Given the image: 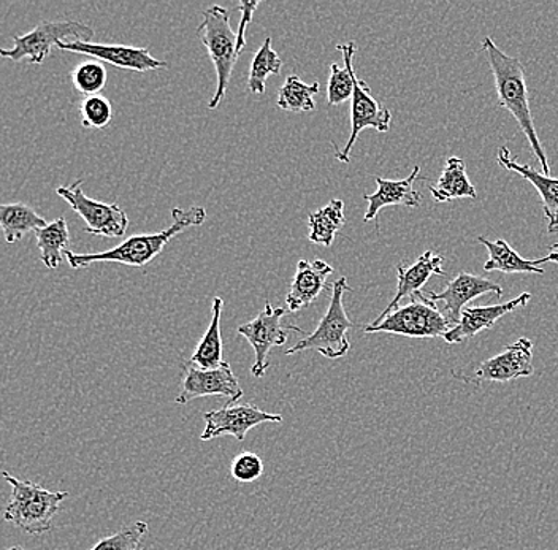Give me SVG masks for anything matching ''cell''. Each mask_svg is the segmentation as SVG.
Here are the masks:
<instances>
[{
	"mask_svg": "<svg viewBox=\"0 0 558 550\" xmlns=\"http://www.w3.org/2000/svg\"><path fill=\"white\" fill-rule=\"evenodd\" d=\"M56 194L64 198L70 208L86 222V232L90 235L122 239L128 232V213L118 204H105L87 197L83 191V180H76L70 186H59Z\"/></svg>",
	"mask_w": 558,
	"mask_h": 550,
	"instance_id": "obj_9",
	"label": "cell"
},
{
	"mask_svg": "<svg viewBox=\"0 0 558 550\" xmlns=\"http://www.w3.org/2000/svg\"><path fill=\"white\" fill-rule=\"evenodd\" d=\"M484 294H497V297H504L501 285L492 283L487 278L477 277V274L459 273L441 292H430L427 297L432 302L439 303L438 308L451 326H457L465 309L466 303L481 297Z\"/></svg>",
	"mask_w": 558,
	"mask_h": 550,
	"instance_id": "obj_15",
	"label": "cell"
},
{
	"mask_svg": "<svg viewBox=\"0 0 558 550\" xmlns=\"http://www.w3.org/2000/svg\"><path fill=\"white\" fill-rule=\"evenodd\" d=\"M347 218H344V201L330 200L326 207L319 208L310 215L308 219V240L313 245L326 246L330 248L333 245L335 236L343 229Z\"/></svg>",
	"mask_w": 558,
	"mask_h": 550,
	"instance_id": "obj_25",
	"label": "cell"
},
{
	"mask_svg": "<svg viewBox=\"0 0 558 550\" xmlns=\"http://www.w3.org/2000/svg\"><path fill=\"white\" fill-rule=\"evenodd\" d=\"M37 248L40 250V259L44 266L54 270L61 266L62 257L69 250L70 232L65 218L54 219L48 222L40 231L35 232Z\"/></svg>",
	"mask_w": 558,
	"mask_h": 550,
	"instance_id": "obj_26",
	"label": "cell"
},
{
	"mask_svg": "<svg viewBox=\"0 0 558 550\" xmlns=\"http://www.w3.org/2000/svg\"><path fill=\"white\" fill-rule=\"evenodd\" d=\"M82 125L86 129H105L113 120V107L104 96L85 97L80 103Z\"/></svg>",
	"mask_w": 558,
	"mask_h": 550,
	"instance_id": "obj_32",
	"label": "cell"
},
{
	"mask_svg": "<svg viewBox=\"0 0 558 550\" xmlns=\"http://www.w3.org/2000/svg\"><path fill=\"white\" fill-rule=\"evenodd\" d=\"M173 224L157 233H142L124 240L117 248L104 250L97 254H75L72 250L65 253L70 267L85 268L97 262H117L129 267H145L155 257L162 253L174 236L190 228L202 225L207 219V210L204 207L173 208Z\"/></svg>",
	"mask_w": 558,
	"mask_h": 550,
	"instance_id": "obj_2",
	"label": "cell"
},
{
	"mask_svg": "<svg viewBox=\"0 0 558 550\" xmlns=\"http://www.w3.org/2000/svg\"><path fill=\"white\" fill-rule=\"evenodd\" d=\"M498 163L509 172L518 173L522 178H525L529 183L535 186L538 191L541 201H543L544 215H546L547 221L553 219V216L558 211V180L557 178H550L543 175L538 170L532 169L526 163H519L518 160L511 158V151L506 146H501L498 149Z\"/></svg>",
	"mask_w": 558,
	"mask_h": 550,
	"instance_id": "obj_21",
	"label": "cell"
},
{
	"mask_svg": "<svg viewBox=\"0 0 558 550\" xmlns=\"http://www.w3.org/2000/svg\"><path fill=\"white\" fill-rule=\"evenodd\" d=\"M70 76L75 89L85 97L99 96L100 90L107 85V69L104 62L96 59L76 65Z\"/></svg>",
	"mask_w": 558,
	"mask_h": 550,
	"instance_id": "obj_30",
	"label": "cell"
},
{
	"mask_svg": "<svg viewBox=\"0 0 558 550\" xmlns=\"http://www.w3.org/2000/svg\"><path fill=\"white\" fill-rule=\"evenodd\" d=\"M281 69L282 61L271 47V38H265L259 51L254 56L253 64H251L247 88L253 94H264L267 80L270 78V75H278Z\"/></svg>",
	"mask_w": 558,
	"mask_h": 550,
	"instance_id": "obj_29",
	"label": "cell"
},
{
	"mask_svg": "<svg viewBox=\"0 0 558 550\" xmlns=\"http://www.w3.org/2000/svg\"><path fill=\"white\" fill-rule=\"evenodd\" d=\"M331 273H333V267L324 260L317 259L314 262L300 260L286 297L289 311L296 313L312 305L323 294Z\"/></svg>",
	"mask_w": 558,
	"mask_h": 550,
	"instance_id": "obj_19",
	"label": "cell"
},
{
	"mask_svg": "<svg viewBox=\"0 0 558 550\" xmlns=\"http://www.w3.org/2000/svg\"><path fill=\"white\" fill-rule=\"evenodd\" d=\"M2 478L12 486V498L7 504L3 521L29 535L51 531L52 517L69 493L51 492L38 484L17 479L7 472H2Z\"/></svg>",
	"mask_w": 558,
	"mask_h": 550,
	"instance_id": "obj_3",
	"label": "cell"
},
{
	"mask_svg": "<svg viewBox=\"0 0 558 550\" xmlns=\"http://www.w3.org/2000/svg\"><path fill=\"white\" fill-rule=\"evenodd\" d=\"M286 308H274L270 302L265 303L264 311H260L251 322L243 323L236 329V333L246 338L247 343L256 353L251 374L254 378H264L270 367L268 355L274 347L282 346L289 340L291 333L308 337L305 330L296 326H286L281 320L284 318Z\"/></svg>",
	"mask_w": 558,
	"mask_h": 550,
	"instance_id": "obj_8",
	"label": "cell"
},
{
	"mask_svg": "<svg viewBox=\"0 0 558 550\" xmlns=\"http://www.w3.org/2000/svg\"><path fill=\"white\" fill-rule=\"evenodd\" d=\"M202 45L207 48L209 59L215 65L218 76V88L209 100V110H216L225 100L233 69L239 61L236 53V34L230 26L229 10L221 5L208 7L204 12V21L197 29Z\"/></svg>",
	"mask_w": 558,
	"mask_h": 550,
	"instance_id": "obj_4",
	"label": "cell"
},
{
	"mask_svg": "<svg viewBox=\"0 0 558 550\" xmlns=\"http://www.w3.org/2000/svg\"><path fill=\"white\" fill-rule=\"evenodd\" d=\"M486 54L488 65L494 73L495 86H497L498 103L508 110L518 121L519 127L530 143L533 155L543 167V175H550L549 160L546 151L541 146L535 123H533L532 110H530L529 88H526L525 71L518 58L504 53L495 45L492 37H486L481 44Z\"/></svg>",
	"mask_w": 558,
	"mask_h": 550,
	"instance_id": "obj_1",
	"label": "cell"
},
{
	"mask_svg": "<svg viewBox=\"0 0 558 550\" xmlns=\"http://www.w3.org/2000/svg\"><path fill=\"white\" fill-rule=\"evenodd\" d=\"M320 85L314 82L313 85H306L296 75H289L284 85L279 88L278 107L289 113H308L316 110L314 96L319 94Z\"/></svg>",
	"mask_w": 558,
	"mask_h": 550,
	"instance_id": "obj_28",
	"label": "cell"
},
{
	"mask_svg": "<svg viewBox=\"0 0 558 550\" xmlns=\"http://www.w3.org/2000/svg\"><path fill=\"white\" fill-rule=\"evenodd\" d=\"M547 232L557 233L558 232V211L553 216V219H549V224H547Z\"/></svg>",
	"mask_w": 558,
	"mask_h": 550,
	"instance_id": "obj_36",
	"label": "cell"
},
{
	"mask_svg": "<svg viewBox=\"0 0 558 550\" xmlns=\"http://www.w3.org/2000/svg\"><path fill=\"white\" fill-rule=\"evenodd\" d=\"M418 175H421V167L416 166L411 175L404 178V180L393 181L376 176L378 190L375 194H365L364 196L366 204H368L364 222L378 218L379 211L386 207H396V205L418 207L422 204V196L421 193L414 190V183L418 180Z\"/></svg>",
	"mask_w": 558,
	"mask_h": 550,
	"instance_id": "obj_17",
	"label": "cell"
},
{
	"mask_svg": "<svg viewBox=\"0 0 558 550\" xmlns=\"http://www.w3.org/2000/svg\"><path fill=\"white\" fill-rule=\"evenodd\" d=\"M149 527L146 522L137 521L129 527L100 539L90 550H146L143 539L148 535Z\"/></svg>",
	"mask_w": 558,
	"mask_h": 550,
	"instance_id": "obj_31",
	"label": "cell"
},
{
	"mask_svg": "<svg viewBox=\"0 0 558 550\" xmlns=\"http://www.w3.org/2000/svg\"><path fill=\"white\" fill-rule=\"evenodd\" d=\"M549 249H550V254H547L546 257H543V259H539L541 264H546V262L558 264V243H556V245L550 246Z\"/></svg>",
	"mask_w": 558,
	"mask_h": 550,
	"instance_id": "obj_35",
	"label": "cell"
},
{
	"mask_svg": "<svg viewBox=\"0 0 558 550\" xmlns=\"http://www.w3.org/2000/svg\"><path fill=\"white\" fill-rule=\"evenodd\" d=\"M451 329V322L439 311L438 305L418 292L411 297L408 305L399 306L384 318L373 320L364 327V332L392 333L408 338H442Z\"/></svg>",
	"mask_w": 558,
	"mask_h": 550,
	"instance_id": "obj_6",
	"label": "cell"
},
{
	"mask_svg": "<svg viewBox=\"0 0 558 550\" xmlns=\"http://www.w3.org/2000/svg\"><path fill=\"white\" fill-rule=\"evenodd\" d=\"M94 36L96 33L93 27L80 21H41L31 33L13 38L15 47L12 50L0 48V58L12 59L15 62L27 59L31 64L40 65L51 54L52 48L58 47L61 41L89 44Z\"/></svg>",
	"mask_w": 558,
	"mask_h": 550,
	"instance_id": "obj_7",
	"label": "cell"
},
{
	"mask_svg": "<svg viewBox=\"0 0 558 550\" xmlns=\"http://www.w3.org/2000/svg\"><path fill=\"white\" fill-rule=\"evenodd\" d=\"M338 51H341L344 59V68L338 64L330 65L329 86H327V99L330 107L341 106L351 99L354 90V56L357 51L355 41H349L347 45H338Z\"/></svg>",
	"mask_w": 558,
	"mask_h": 550,
	"instance_id": "obj_27",
	"label": "cell"
},
{
	"mask_svg": "<svg viewBox=\"0 0 558 550\" xmlns=\"http://www.w3.org/2000/svg\"><path fill=\"white\" fill-rule=\"evenodd\" d=\"M477 242L486 246L488 260L484 264L486 271H501V273H538L544 274L541 260H526L521 257L518 250L509 246L506 240L490 242L486 236H477Z\"/></svg>",
	"mask_w": 558,
	"mask_h": 550,
	"instance_id": "obj_23",
	"label": "cell"
},
{
	"mask_svg": "<svg viewBox=\"0 0 558 550\" xmlns=\"http://www.w3.org/2000/svg\"><path fill=\"white\" fill-rule=\"evenodd\" d=\"M535 374L533 368V341L519 338L504 353L494 355L481 362L471 371L452 370V376L459 381L480 386L481 382H509L514 379L530 378Z\"/></svg>",
	"mask_w": 558,
	"mask_h": 550,
	"instance_id": "obj_10",
	"label": "cell"
},
{
	"mask_svg": "<svg viewBox=\"0 0 558 550\" xmlns=\"http://www.w3.org/2000/svg\"><path fill=\"white\" fill-rule=\"evenodd\" d=\"M351 291L348 284V278L341 277L331 285V297L329 309L319 326L313 333L300 340L295 346L286 351V355L303 353V351H316L326 358L344 357L351 350L349 332H351L354 322L349 318L344 309V292Z\"/></svg>",
	"mask_w": 558,
	"mask_h": 550,
	"instance_id": "obj_5",
	"label": "cell"
},
{
	"mask_svg": "<svg viewBox=\"0 0 558 550\" xmlns=\"http://www.w3.org/2000/svg\"><path fill=\"white\" fill-rule=\"evenodd\" d=\"M243 395V389L240 388L239 379L233 374L229 362H225L215 370H201L186 364L180 393L174 399V403L187 405L192 400L202 399V396H226L229 405H233L242 400Z\"/></svg>",
	"mask_w": 558,
	"mask_h": 550,
	"instance_id": "obj_11",
	"label": "cell"
},
{
	"mask_svg": "<svg viewBox=\"0 0 558 550\" xmlns=\"http://www.w3.org/2000/svg\"><path fill=\"white\" fill-rule=\"evenodd\" d=\"M259 2H250L242 0L239 2V10L242 12V21H240L239 34H236V53L242 54L243 48L246 47V29L253 21L254 12H256Z\"/></svg>",
	"mask_w": 558,
	"mask_h": 550,
	"instance_id": "obj_34",
	"label": "cell"
},
{
	"mask_svg": "<svg viewBox=\"0 0 558 550\" xmlns=\"http://www.w3.org/2000/svg\"><path fill=\"white\" fill-rule=\"evenodd\" d=\"M48 222L29 205L0 204V229L9 245L20 242L29 232L40 231Z\"/></svg>",
	"mask_w": 558,
	"mask_h": 550,
	"instance_id": "obj_24",
	"label": "cell"
},
{
	"mask_svg": "<svg viewBox=\"0 0 558 550\" xmlns=\"http://www.w3.org/2000/svg\"><path fill=\"white\" fill-rule=\"evenodd\" d=\"M442 264H445V257L435 254L434 250H425L416 262L411 266H397V292L396 297L392 302L387 305L379 318L389 315L393 309L399 308L400 302L407 297H413L418 294L424 284L430 280L434 274L438 277H446V271L442 270Z\"/></svg>",
	"mask_w": 558,
	"mask_h": 550,
	"instance_id": "obj_18",
	"label": "cell"
},
{
	"mask_svg": "<svg viewBox=\"0 0 558 550\" xmlns=\"http://www.w3.org/2000/svg\"><path fill=\"white\" fill-rule=\"evenodd\" d=\"M392 124V113L389 108L383 107L375 97L372 96L368 83L364 80L357 78L354 75V90H352V106H351V135L347 146L341 151L335 155L340 162H351V151L354 148L355 142L359 140V135L365 129H375V131L384 132L389 131Z\"/></svg>",
	"mask_w": 558,
	"mask_h": 550,
	"instance_id": "obj_13",
	"label": "cell"
},
{
	"mask_svg": "<svg viewBox=\"0 0 558 550\" xmlns=\"http://www.w3.org/2000/svg\"><path fill=\"white\" fill-rule=\"evenodd\" d=\"M225 309V301L221 297L213 298L211 322H209L207 333L198 341L197 347L191 354L186 362L191 367L201 368V370H215L225 364V343L221 335V318Z\"/></svg>",
	"mask_w": 558,
	"mask_h": 550,
	"instance_id": "obj_20",
	"label": "cell"
},
{
	"mask_svg": "<svg viewBox=\"0 0 558 550\" xmlns=\"http://www.w3.org/2000/svg\"><path fill=\"white\" fill-rule=\"evenodd\" d=\"M9 550H24V549L21 548V546H15V548H12V549H9Z\"/></svg>",
	"mask_w": 558,
	"mask_h": 550,
	"instance_id": "obj_37",
	"label": "cell"
},
{
	"mask_svg": "<svg viewBox=\"0 0 558 550\" xmlns=\"http://www.w3.org/2000/svg\"><path fill=\"white\" fill-rule=\"evenodd\" d=\"M56 48L69 51V53L89 56L96 61L107 62V64L124 69V71L145 73L169 68L166 61L153 58L146 48L128 47V45L93 44V41L89 44H85V41L62 44L61 41Z\"/></svg>",
	"mask_w": 558,
	"mask_h": 550,
	"instance_id": "obj_14",
	"label": "cell"
},
{
	"mask_svg": "<svg viewBox=\"0 0 558 550\" xmlns=\"http://www.w3.org/2000/svg\"><path fill=\"white\" fill-rule=\"evenodd\" d=\"M532 301V294L523 292L519 297L512 298L508 303H500V305H488V306H474V308H465L460 315V320L457 326H453L442 340L449 344L465 343L466 340H471L483 332V330L492 329L495 323L501 318H505L509 313L514 309L523 308L526 303Z\"/></svg>",
	"mask_w": 558,
	"mask_h": 550,
	"instance_id": "obj_16",
	"label": "cell"
},
{
	"mask_svg": "<svg viewBox=\"0 0 558 550\" xmlns=\"http://www.w3.org/2000/svg\"><path fill=\"white\" fill-rule=\"evenodd\" d=\"M230 475L236 482H254L264 475V462L254 452H242L230 463Z\"/></svg>",
	"mask_w": 558,
	"mask_h": 550,
	"instance_id": "obj_33",
	"label": "cell"
},
{
	"mask_svg": "<svg viewBox=\"0 0 558 550\" xmlns=\"http://www.w3.org/2000/svg\"><path fill=\"white\" fill-rule=\"evenodd\" d=\"M430 194L434 200L439 204L457 200V198H476V187L471 183L466 173L465 160L452 156L446 162L441 176L430 186Z\"/></svg>",
	"mask_w": 558,
	"mask_h": 550,
	"instance_id": "obj_22",
	"label": "cell"
},
{
	"mask_svg": "<svg viewBox=\"0 0 558 550\" xmlns=\"http://www.w3.org/2000/svg\"><path fill=\"white\" fill-rule=\"evenodd\" d=\"M205 428L201 433V441H211L219 437H233L244 441L246 435L260 424H281V414L267 413L256 405H229L218 411L204 414Z\"/></svg>",
	"mask_w": 558,
	"mask_h": 550,
	"instance_id": "obj_12",
	"label": "cell"
}]
</instances>
